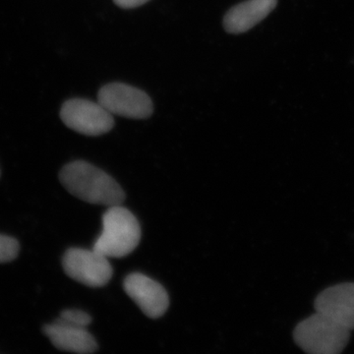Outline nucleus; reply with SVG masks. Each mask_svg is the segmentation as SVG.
I'll return each instance as SVG.
<instances>
[{"label": "nucleus", "mask_w": 354, "mask_h": 354, "mask_svg": "<svg viewBox=\"0 0 354 354\" xmlns=\"http://www.w3.org/2000/svg\"><path fill=\"white\" fill-rule=\"evenodd\" d=\"M59 180L70 194L88 204L111 207L125 200L124 191L115 179L84 160L64 165Z\"/></svg>", "instance_id": "1"}, {"label": "nucleus", "mask_w": 354, "mask_h": 354, "mask_svg": "<svg viewBox=\"0 0 354 354\" xmlns=\"http://www.w3.org/2000/svg\"><path fill=\"white\" fill-rule=\"evenodd\" d=\"M141 241L136 216L121 205L109 207L102 216V232L93 248L109 258L127 257Z\"/></svg>", "instance_id": "2"}, {"label": "nucleus", "mask_w": 354, "mask_h": 354, "mask_svg": "<svg viewBox=\"0 0 354 354\" xmlns=\"http://www.w3.org/2000/svg\"><path fill=\"white\" fill-rule=\"evenodd\" d=\"M351 332L346 328L315 312L297 324L293 339L310 354H339L348 346Z\"/></svg>", "instance_id": "3"}, {"label": "nucleus", "mask_w": 354, "mask_h": 354, "mask_svg": "<svg viewBox=\"0 0 354 354\" xmlns=\"http://www.w3.org/2000/svg\"><path fill=\"white\" fill-rule=\"evenodd\" d=\"M62 266L70 279L90 288H102L113 278L109 258L94 248H70L65 252Z\"/></svg>", "instance_id": "4"}, {"label": "nucleus", "mask_w": 354, "mask_h": 354, "mask_svg": "<svg viewBox=\"0 0 354 354\" xmlns=\"http://www.w3.org/2000/svg\"><path fill=\"white\" fill-rule=\"evenodd\" d=\"M60 118L74 131L87 136H101L114 127L113 115L99 102L72 99L64 102Z\"/></svg>", "instance_id": "5"}, {"label": "nucleus", "mask_w": 354, "mask_h": 354, "mask_svg": "<svg viewBox=\"0 0 354 354\" xmlns=\"http://www.w3.org/2000/svg\"><path fill=\"white\" fill-rule=\"evenodd\" d=\"M97 102L113 115L133 120H146L153 113L151 97L144 91L124 83H111L102 87Z\"/></svg>", "instance_id": "6"}, {"label": "nucleus", "mask_w": 354, "mask_h": 354, "mask_svg": "<svg viewBox=\"0 0 354 354\" xmlns=\"http://www.w3.org/2000/svg\"><path fill=\"white\" fill-rule=\"evenodd\" d=\"M123 288L149 318H160L169 309V297L164 286L145 274H128L123 281Z\"/></svg>", "instance_id": "7"}, {"label": "nucleus", "mask_w": 354, "mask_h": 354, "mask_svg": "<svg viewBox=\"0 0 354 354\" xmlns=\"http://www.w3.org/2000/svg\"><path fill=\"white\" fill-rule=\"evenodd\" d=\"M315 311L349 330H354V283L330 286L314 301Z\"/></svg>", "instance_id": "8"}, {"label": "nucleus", "mask_w": 354, "mask_h": 354, "mask_svg": "<svg viewBox=\"0 0 354 354\" xmlns=\"http://www.w3.org/2000/svg\"><path fill=\"white\" fill-rule=\"evenodd\" d=\"M43 332L50 339L53 346L59 351L90 354L99 349V344L88 332L87 328L76 327L55 320L44 326Z\"/></svg>", "instance_id": "9"}, {"label": "nucleus", "mask_w": 354, "mask_h": 354, "mask_svg": "<svg viewBox=\"0 0 354 354\" xmlns=\"http://www.w3.org/2000/svg\"><path fill=\"white\" fill-rule=\"evenodd\" d=\"M277 6L278 0H246L227 11L223 28L230 34H243L266 19Z\"/></svg>", "instance_id": "10"}, {"label": "nucleus", "mask_w": 354, "mask_h": 354, "mask_svg": "<svg viewBox=\"0 0 354 354\" xmlns=\"http://www.w3.org/2000/svg\"><path fill=\"white\" fill-rule=\"evenodd\" d=\"M19 251L20 244L17 239L0 234V264L15 260Z\"/></svg>", "instance_id": "11"}, {"label": "nucleus", "mask_w": 354, "mask_h": 354, "mask_svg": "<svg viewBox=\"0 0 354 354\" xmlns=\"http://www.w3.org/2000/svg\"><path fill=\"white\" fill-rule=\"evenodd\" d=\"M57 320L76 327L87 328L92 323V317L82 310L66 309L62 312Z\"/></svg>", "instance_id": "12"}, {"label": "nucleus", "mask_w": 354, "mask_h": 354, "mask_svg": "<svg viewBox=\"0 0 354 354\" xmlns=\"http://www.w3.org/2000/svg\"><path fill=\"white\" fill-rule=\"evenodd\" d=\"M150 0H113L115 6L123 9L137 8V7L144 6Z\"/></svg>", "instance_id": "13"}]
</instances>
